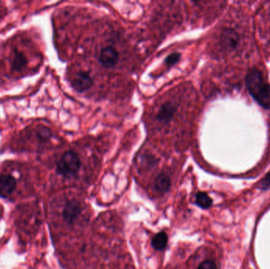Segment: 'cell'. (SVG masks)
Here are the masks:
<instances>
[{"mask_svg":"<svg viewBox=\"0 0 270 269\" xmlns=\"http://www.w3.org/2000/svg\"><path fill=\"white\" fill-rule=\"evenodd\" d=\"M246 85L252 97L261 106L270 108V86L258 71H250L246 76Z\"/></svg>","mask_w":270,"mask_h":269,"instance_id":"obj_1","label":"cell"},{"mask_svg":"<svg viewBox=\"0 0 270 269\" xmlns=\"http://www.w3.org/2000/svg\"><path fill=\"white\" fill-rule=\"evenodd\" d=\"M80 168L81 160L79 156L73 151L66 152L57 162V172L67 178L74 176Z\"/></svg>","mask_w":270,"mask_h":269,"instance_id":"obj_2","label":"cell"},{"mask_svg":"<svg viewBox=\"0 0 270 269\" xmlns=\"http://www.w3.org/2000/svg\"><path fill=\"white\" fill-rule=\"evenodd\" d=\"M120 55L115 48L112 46L105 47L99 53V61L102 66L107 68H112L118 63Z\"/></svg>","mask_w":270,"mask_h":269,"instance_id":"obj_3","label":"cell"},{"mask_svg":"<svg viewBox=\"0 0 270 269\" xmlns=\"http://www.w3.org/2000/svg\"><path fill=\"white\" fill-rule=\"evenodd\" d=\"M175 112H176L175 106L171 102H166L160 107L156 115V120L160 123L166 125L172 120Z\"/></svg>","mask_w":270,"mask_h":269,"instance_id":"obj_4","label":"cell"},{"mask_svg":"<svg viewBox=\"0 0 270 269\" xmlns=\"http://www.w3.org/2000/svg\"><path fill=\"white\" fill-rule=\"evenodd\" d=\"M93 85V79L86 72H79L74 77L72 86L78 93H83Z\"/></svg>","mask_w":270,"mask_h":269,"instance_id":"obj_5","label":"cell"},{"mask_svg":"<svg viewBox=\"0 0 270 269\" xmlns=\"http://www.w3.org/2000/svg\"><path fill=\"white\" fill-rule=\"evenodd\" d=\"M17 181L10 174H2L0 177V196L6 197L10 196L16 189Z\"/></svg>","mask_w":270,"mask_h":269,"instance_id":"obj_6","label":"cell"},{"mask_svg":"<svg viewBox=\"0 0 270 269\" xmlns=\"http://www.w3.org/2000/svg\"><path fill=\"white\" fill-rule=\"evenodd\" d=\"M28 59L23 51L15 50L10 59V67L14 72H23L26 69Z\"/></svg>","mask_w":270,"mask_h":269,"instance_id":"obj_7","label":"cell"},{"mask_svg":"<svg viewBox=\"0 0 270 269\" xmlns=\"http://www.w3.org/2000/svg\"><path fill=\"white\" fill-rule=\"evenodd\" d=\"M80 213H81L80 204L77 201L72 200L67 203L64 207L63 217L67 223H72L79 216Z\"/></svg>","mask_w":270,"mask_h":269,"instance_id":"obj_8","label":"cell"},{"mask_svg":"<svg viewBox=\"0 0 270 269\" xmlns=\"http://www.w3.org/2000/svg\"><path fill=\"white\" fill-rule=\"evenodd\" d=\"M238 36L235 31L232 29H227L223 35V45L227 49H235L237 46Z\"/></svg>","mask_w":270,"mask_h":269,"instance_id":"obj_9","label":"cell"},{"mask_svg":"<svg viewBox=\"0 0 270 269\" xmlns=\"http://www.w3.org/2000/svg\"><path fill=\"white\" fill-rule=\"evenodd\" d=\"M171 186L170 177L165 173L158 175L155 181V187L156 191L160 193H165L169 191Z\"/></svg>","mask_w":270,"mask_h":269,"instance_id":"obj_10","label":"cell"},{"mask_svg":"<svg viewBox=\"0 0 270 269\" xmlns=\"http://www.w3.org/2000/svg\"><path fill=\"white\" fill-rule=\"evenodd\" d=\"M167 243H168V237L166 234L165 232H161L155 235L154 238L152 239V245L155 249L161 250L166 247Z\"/></svg>","mask_w":270,"mask_h":269,"instance_id":"obj_11","label":"cell"},{"mask_svg":"<svg viewBox=\"0 0 270 269\" xmlns=\"http://www.w3.org/2000/svg\"><path fill=\"white\" fill-rule=\"evenodd\" d=\"M212 199L208 196L207 194L204 192H199L196 195V204L202 209H208L211 206Z\"/></svg>","mask_w":270,"mask_h":269,"instance_id":"obj_12","label":"cell"},{"mask_svg":"<svg viewBox=\"0 0 270 269\" xmlns=\"http://www.w3.org/2000/svg\"><path fill=\"white\" fill-rule=\"evenodd\" d=\"M198 269H218V267L214 261L206 260L199 265Z\"/></svg>","mask_w":270,"mask_h":269,"instance_id":"obj_13","label":"cell"},{"mask_svg":"<svg viewBox=\"0 0 270 269\" xmlns=\"http://www.w3.org/2000/svg\"><path fill=\"white\" fill-rule=\"evenodd\" d=\"M179 58H180V55L178 54V53L172 54V55H169L166 59L167 65L170 66L175 64V63H177L179 61Z\"/></svg>","mask_w":270,"mask_h":269,"instance_id":"obj_14","label":"cell"},{"mask_svg":"<svg viewBox=\"0 0 270 269\" xmlns=\"http://www.w3.org/2000/svg\"><path fill=\"white\" fill-rule=\"evenodd\" d=\"M260 187L262 190H268V189H270V173H269L266 175V178L262 180Z\"/></svg>","mask_w":270,"mask_h":269,"instance_id":"obj_15","label":"cell"}]
</instances>
